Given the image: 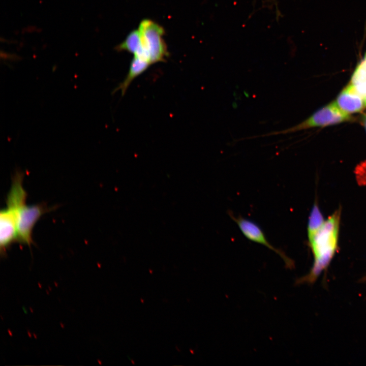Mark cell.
<instances>
[{"label": "cell", "mask_w": 366, "mask_h": 366, "mask_svg": "<svg viewBox=\"0 0 366 366\" xmlns=\"http://www.w3.org/2000/svg\"><path fill=\"white\" fill-rule=\"evenodd\" d=\"M141 302H142V303H143V302H144V301H143V299H141Z\"/></svg>", "instance_id": "5bb4252c"}, {"label": "cell", "mask_w": 366, "mask_h": 366, "mask_svg": "<svg viewBox=\"0 0 366 366\" xmlns=\"http://www.w3.org/2000/svg\"><path fill=\"white\" fill-rule=\"evenodd\" d=\"M17 241L16 212L14 206L6 204L0 212V250L5 256L12 244Z\"/></svg>", "instance_id": "8992f818"}, {"label": "cell", "mask_w": 366, "mask_h": 366, "mask_svg": "<svg viewBox=\"0 0 366 366\" xmlns=\"http://www.w3.org/2000/svg\"><path fill=\"white\" fill-rule=\"evenodd\" d=\"M229 216L236 223L242 233L249 240L260 243L267 247L270 250L277 253L284 260L286 267L292 268L294 263L281 250L273 247L268 241L261 228L256 223L241 216L234 217L232 212H228Z\"/></svg>", "instance_id": "5b68a950"}, {"label": "cell", "mask_w": 366, "mask_h": 366, "mask_svg": "<svg viewBox=\"0 0 366 366\" xmlns=\"http://www.w3.org/2000/svg\"><path fill=\"white\" fill-rule=\"evenodd\" d=\"M349 83L366 102V53L356 67Z\"/></svg>", "instance_id": "30bf717a"}, {"label": "cell", "mask_w": 366, "mask_h": 366, "mask_svg": "<svg viewBox=\"0 0 366 366\" xmlns=\"http://www.w3.org/2000/svg\"><path fill=\"white\" fill-rule=\"evenodd\" d=\"M353 118L350 114L342 111L334 101L319 109L308 118L296 125L281 131L271 132L257 137L284 135L312 128L326 127L351 121Z\"/></svg>", "instance_id": "3957f363"}, {"label": "cell", "mask_w": 366, "mask_h": 366, "mask_svg": "<svg viewBox=\"0 0 366 366\" xmlns=\"http://www.w3.org/2000/svg\"><path fill=\"white\" fill-rule=\"evenodd\" d=\"M334 102L348 114L361 112L366 108V102L350 83L340 93Z\"/></svg>", "instance_id": "52a82bcc"}, {"label": "cell", "mask_w": 366, "mask_h": 366, "mask_svg": "<svg viewBox=\"0 0 366 366\" xmlns=\"http://www.w3.org/2000/svg\"><path fill=\"white\" fill-rule=\"evenodd\" d=\"M362 121L366 130V114L363 116L362 118Z\"/></svg>", "instance_id": "4fadbf2b"}, {"label": "cell", "mask_w": 366, "mask_h": 366, "mask_svg": "<svg viewBox=\"0 0 366 366\" xmlns=\"http://www.w3.org/2000/svg\"><path fill=\"white\" fill-rule=\"evenodd\" d=\"M138 30L147 60L151 64L165 61L168 52L163 39L164 28L154 21L145 19L140 23Z\"/></svg>", "instance_id": "277c9868"}, {"label": "cell", "mask_w": 366, "mask_h": 366, "mask_svg": "<svg viewBox=\"0 0 366 366\" xmlns=\"http://www.w3.org/2000/svg\"><path fill=\"white\" fill-rule=\"evenodd\" d=\"M149 272H150V273H152L151 270H149Z\"/></svg>", "instance_id": "9a60e30c"}, {"label": "cell", "mask_w": 366, "mask_h": 366, "mask_svg": "<svg viewBox=\"0 0 366 366\" xmlns=\"http://www.w3.org/2000/svg\"><path fill=\"white\" fill-rule=\"evenodd\" d=\"M27 196L23 182L20 180H13L7 196L6 203L14 206L16 209L17 241L30 247L33 243V231L36 224L54 207H48L45 203L26 205Z\"/></svg>", "instance_id": "7a4b0ae2"}, {"label": "cell", "mask_w": 366, "mask_h": 366, "mask_svg": "<svg viewBox=\"0 0 366 366\" xmlns=\"http://www.w3.org/2000/svg\"><path fill=\"white\" fill-rule=\"evenodd\" d=\"M151 65L148 61L134 55L126 77L113 90L112 94L120 90L124 96L133 80L145 72Z\"/></svg>", "instance_id": "ba28073f"}, {"label": "cell", "mask_w": 366, "mask_h": 366, "mask_svg": "<svg viewBox=\"0 0 366 366\" xmlns=\"http://www.w3.org/2000/svg\"><path fill=\"white\" fill-rule=\"evenodd\" d=\"M115 49L117 51H128L135 56L147 60L143 49L141 37L138 29L130 32L125 40L117 45Z\"/></svg>", "instance_id": "9c48e42d"}, {"label": "cell", "mask_w": 366, "mask_h": 366, "mask_svg": "<svg viewBox=\"0 0 366 366\" xmlns=\"http://www.w3.org/2000/svg\"><path fill=\"white\" fill-rule=\"evenodd\" d=\"M1 58L4 59H8L10 60H17L20 59L19 56L15 54L7 53L6 52H1Z\"/></svg>", "instance_id": "7c38bea8"}, {"label": "cell", "mask_w": 366, "mask_h": 366, "mask_svg": "<svg viewBox=\"0 0 366 366\" xmlns=\"http://www.w3.org/2000/svg\"><path fill=\"white\" fill-rule=\"evenodd\" d=\"M325 221L318 204L315 203L311 211L307 227L308 238L314 235L322 226Z\"/></svg>", "instance_id": "8fae6325"}, {"label": "cell", "mask_w": 366, "mask_h": 366, "mask_svg": "<svg viewBox=\"0 0 366 366\" xmlns=\"http://www.w3.org/2000/svg\"><path fill=\"white\" fill-rule=\"evenodd\" d=\"M340 212H335L325 221L321 228L308 238L313 255V263L309 272L296 281L299 284H313L328 267L338 248Z\"/></svg>", "instance_id": "6da1fadb"}]
</instances>
